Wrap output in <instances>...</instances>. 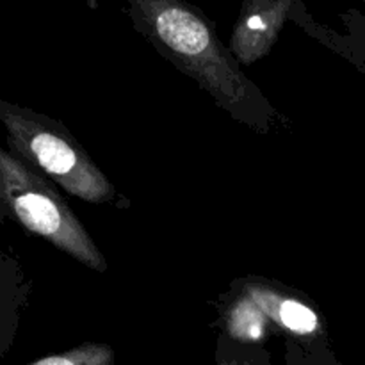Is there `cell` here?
I'll use <instances>...</instances> for the list:
<instances>
[{"mask_svg":"<svg viewBox=\"0 0 365 365\" xmlns=\"http://www.w3.org/2000/svg\"><path fill=\"white\" fill-rule=\"evenodd\" d=\"M134 29L225 110L262 130L273 110L225 48L212 21L185 0H127Z\"/></svg>","mask_w":365,"mask_h":365,"instance_id":"cell-1","label":"cell"},{"mask_svg":"<svg viewBox=\"0 0 365 365\" xmlns=\"http://www.w3.org/2000/svg\"><path fill=\"white\" fill-rule=\"evenodd\" d=\"M0 120L11 153L52 178L68 195L89 203L116 200L118 192L109 178L63 125L7 102H0Z\"/></svg>","mask_w":365,"mask_h":365,"instance_id":"cell-2","label":"cell"},{"mask_svg":"<svg viewBox=\"0 0 365 365\" xmlns=\"http://www.w3.org/2000/svg\"><path fill=\"white\" fill-rule=\"evenodd\" d=\"M0 200L4 209L27 232L39 235L89 269L100 273L107 269L106 257L59 192L39 171L7 150H0Z\"/></svg>","mask_w":365,"mask_h":365,"instance_id":"cell-3","label":"cell"},{"mask_svg":"<svg viewBox=\"0 0 365 365\" xmlns=\"http://www.w3.org/2000/svg\"><path fill=\"white\" fill-rule=\"evenodd\" d=\"M227 331L232 341H262L269 327H278L292 337L314 339L323 334L316 310L271 284H248L228 307Z\"/></svg>","mask_w":365,"mask_h":365,"instance_id":"cell-4","label":"cell"},{"mask_svg":"<svg viewBox=\"0 0 365 365\" xmlns=\"http://www.w3.org/2000/svg\"><path fill=\"white\" fill-rule=\"evenodd\" d=\"M296 9H303L302 0H242L228 46L237 63L248 66L267 56Z\"/></svg>","mask_w":365,"mask_h":365,"instance_id":"cell-5","label":"cell"},{"mask_svg":"<svg viewBox=\"0 0 365 365\" xmlns=\"http://www.w3.org/2000/svg\"><path fill=\"white\" fill-rule=\"evenodd\" d=\"M31 365H114V351L110 346L100 342H84L73 349L50 355Z\"/></svg>","mask_w":365,"mask_h":365,"instance_id":"cell-6","label":"cell"},{"mask_svg":"<svg viewBox=\"0 0 365 365\" xmlns=\"http://www.w3.org/2000/svg\"><path fill=\"white\" fill-rule=\"evenodd\" d=\"M216 365H269V359L264 351L257 349H239L230 342H221L217 349Z\"/></svg>","mask_w":365,"mask_h":365,"instance_id":"cell-7","label":"cell"},{"mask_svg":"<svg viewBox=\"0 0 365 365\" xmlns=\"http://www.w3.org/2000/svg\"><path fill=\"white\" fill-rule=\"evenodd\" d=\"M299 346H296L294 342H289V362L287 365H317L314 364L312 360L309 359L307 355H303L302 351H299Z\"/></svg>","mask_w":365,"mask_h":365,"instance_id":"cell-8","label":"cell"}]
</instances>
